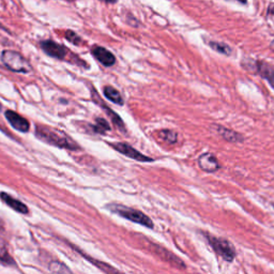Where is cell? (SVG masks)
Returning a JSON list of instances; mask_svg holds the SVG:
<instances>
[{
  "mask_svg": "<svg viewBox=\"0 0 274 274\" xmlns=\"http://www.w3.org/2000/svg\"><path fill=\"white\" fill-rule=\"evenodd\" d=\"M66 38H67V40H68L70 42H72L75 45H78L80 43V41H81L77 34L75 32H73V31H71V30H68L66 32Z\"/></svg>",
  "mask_w": 274,
  "mask_h": 274,
  "instance_id": "d6986e66",
  "label": "cell"
},
{
  "mask_svg": "<svg viewBox=\"0 0 274 274\" xmlns=\"http://www.w3.org/2000/svg\"><path fill=\"white\" fill-rule=\"evenodd\" d=\"M159 135L163 140H165L168 143H175L178 139L177 133L175 131H171V130H163L159 133Z\"/></svg>",
  "mask_w": 274,
  "mask_h": 274,
  "instance_id": "2e32d148",
  "label": "cell"
},
{
  "mask_svg": "<svg viewBox=\"0 0 274 274\" xmlns=\"http://www.w3.org/2000/svg\"><path fill=\"white\" fill-rule=\"evenodd\" d=\"M109 209H111L113 212H115V213L119 214L120 216L127 218L129 221L140 224L148 228L153 227V223L151 221V218L147 216L145 213H142L141 211L129 208V207H126V206H121V205L109 206Z\"/></svg>",
  "mask_w": 274,
  "mask_h": 274,
  "instance_id": "7a4b0ae2",
  "label": "cell"
},
{
  "mask_svg": "<svg viewBox=\"0 0 274 274\" xmlns=\"http://www.w3.org/2000/svg\"><path fill=\"white\" fill-rule=\"evenodd\" d=\"M114 149L117 150L120 153L125 154L128 157H131V159L138 161V162H151L153 161L151 157L146 156L145 154L140 153L139 151H137L135 148H133L132 146H130L129 143L127 142H111L109 143Z\"/></svg>",
  "mask_w": 274,
  "mask_h": 274,
  "instance_id": "5b68a950",
  "label": "cell"
},
{
  "mask_svg": "<svg viewBox=\"0 0 274 274\" xmlns=\"http://www.w3.org/2000/svg\"><path fill=\"white\" fill-rule=\"evenodd\" d=\"M3 229H4V227H3V223L1 222V220H0V232H2Z\"/></svg>",
  "mask_w": 274,
  "mask_h": 274,
  "instance_id": "44dd1931",
  "label": "cell"
},
{
  "mask_svg": "<svg viewBox=\"0 0 274 274\" xmlns=\"http://www.w3.org/2000/svg\"><path fill=\"white\" fill-rule=\"evenodd\" d=\"M256 73L265 78L274 89V68L264 61H256Z\"/></svg>",
  "mask_w": 274,
  "mask_h": 274,
  "instance_id": "7c38bea8",
  "label": "cell"
},
{
  "mask_svg": "<svg viewBox=\"0 0 274 274\" xmlns=\"http://www.w3.org/2000/svg\"><path fill=\"white\" fill-rule=\"evenodd\" d=\"M210 128L212 131L215 132L218 136L222 137L224 140L228 141V142H232V143L243 142L245 139L242 134L238 133L237 131H235V130H231V129H228L224 126L217 125V123H212Z\"/></svg>",
  "mask_w": 274,
  "mask_h": 274,
  "instance_id": "8992f818",
  "label": "cell"
},
{
  "mask_svg": "<svg viewBox=\"0 0 274 274\" xmlns=\"http://www.w3.org/2000/svg\"><path fill=\"white\" fill-rule=\"evenodd\" d=\"M4 116L10 125L15 130H17V131L24 132V133L29 131L30 123L28 122V120H26L24 117H22V116L18 115L17 113L10 111L9 109V111H6L4 113Z\"/></svg>",
  "mask_w": 274,
  "mask_h": 274,
  "instance_id": "ba28073f",
  "label": "cell"
},
{
  "mask_svg": "<svg viewBox=\"0 0 274 274\" xmlns=\"http://www.w3.org/2000/svg\"><path fill=\"white\" fill-rule=\"evenodd\" d=\"M36 135L39 139L53 146L68 150L78 149L76 142L72 140L66 133L59 131L57 129H53L45 126H37Z\"/></svg>",
  "mask_w": 274,
  "mask_h": 274,
  "instance_id": "6da1fadb",
  "label": "cell"
},
{
  "mask_svg": "<svg viewBox=\"0 0 274 274\" xmlns=\"http://www.w3.org/2000/svg\"><path fill=\"white\" fill-rule=\"evenodd\" d=\"M92 54L105 67H112L116 63V58L114 55L102 46H94L92 49Z\"/></svg>",
  "mask_w": 274,
  "mask_h": 274,
  "instance_id": "8fae6325",
  "label": "cell"
},
{
  "mask_svg": "<svg viewBox=\"0 0 274 274\" xmlns=\"http://www.w3.org/2000/svg\"><path fill=\"white\" fill-rule=\"evenodd\" d=\"M1 108H2V106H1V104H0V111H1Z\"/></svg>",
  "mask_w": 274,
  "mask_h": 274,
  "instance_id": "603a6c76",
  "label": "cell"
},
{
  "mask_svg": "<svg viewBox=\"0 0 274 274\" xmlns=\"http://www.w3.org/2000/svg\"><path fill=\"white\" fill-rule=\"evenodd\" d=\"M87 258H88L89 260H90V262H91L94 266L99 267V268H100L102 271L106 272L107 274H120L117 270L114 269V268H112L111 266H108V265H106V264H103V263H101V262H98V260H94V259H92V258H89V257H87Z\"/></svg>",
  "mask_w": 274,
  "mask_h": 274,
  "instance_id": "e0dca14e",
  "label": "cell"
},
{
  "mask_svg": "<svg viewBox=\"0 0 274 274\" xmlns=\"http://www.w3.org/2000/svg\"><path fill=\"white\" fill-rule=\"evenodd\" d=\"M270 49H271V51L274 52V40H272V42L270 43Z\"/></svg>",
  "mask_w": 274,
  "mask_h": 274,
  "instance_id": "7402d4cb",
  "label": "cell"
},
{
  "mask_svg": "<svg viewBox=\"0 0 274 274\" xmlns=\"http://www.w3.org/2000/svg\"><path fill=\"white\" fill-rule=\"evenodd\" d=\"M1 61L9 70L13 72L29 73L31 71V66L28 61L17 52L3 51L1 54Z\"/></svg>",
  "mask_w": 274,
  "mask_h": 274,
  "instance_id": "3957f363",
  "label": "cell"
},
{
  "mask_svg": "<svg viewBox=\"0 0 274 274\" xmlns=\"http://www.w3.org/2000/svg\"><path fill=\"white\" fill-rule=\"evenodd\" d=\"M92 92H93V94H92L93 100H94L95 102H97V104H98V105H100L103 109H104L105 113L108 115V117L111 118V120L113 121L114 125H115L116 127H117L118 130H120V131H122V132H123V131H126V127H125V125H123V122H122V120H121V118L119 117V116H118L117 114H116V113H114L113 109H112L111 107H108V106L105 104V103L103 102V100L99 97V94L94 91V89H92Z\"/></svg>",
  "mask_w": 274,
  "mask_h": 274,
  "instance_id": "30bf717a",
  "label": "cell"
},
{
  "mask_svg": "<svg viewBox=\"0 0 274 274\" xmlns=\"http://www.w3.org/2000/svg\"><path fill=\"white\" fill-rule=\"evenodd\" d=\"M41 47H42V50L47 55H50L51 57L57 58V59H64L68 53V50L65 46L60 45L58 43H55L54 41H51V40L42 41V42H41Z\"/></svg>",
  "mask_w": 274,
  "mask_h": 274,
  "instance_id": "9c48e42d",
  "label": "cell"
},
{
  "mask_svg": "<svg viewBox=\"0 0 274 274\" xmlns=\"http://www.w3.org/2000/svg\"><path fill=\"white\" fill-rule=\"evenodd\" d=\"M0 197H1V200L9 206L10 208H12L13 210H15L17 212H19V213H23V214H27L29 212L28 208H27V206L25 204H23L22 202H19L17 200H15L14 197L10 196L9 194L6 193H1L0 194Z\"/></svg>",
  "mask_w": 274,
  "mask_h": 274,
  "instance_id": "4fadbf2b",
  "label": "cell"
},
{
  "mask_svg": "<svg viewBox=\"0 0 274 274\" xmlns=\"http://www.w3.org/2000/svg\"><path fill=\"white\" fill-rule=\"evenodd\" d=\"M212 50H214L215 52L226 55V56H229L232 53L231 47L229 45H227L226 43H222V42H217V41H209L207 43Z\"/></svg>",
  "mask_w": 274,
  "mask_h": 274,
  "instance_id": "9a60e30c",
  "label": "cell"
},
{
  "mask_svg": "<svg viewBox=\"0 0 274 274\" xmlns=\"http://www.w3.org/2000/svg\"><path fill=\"white\" fill-rule=\"evenodd\" d=\"M13 262H14V260L10 257L8 252L3 249L0 250V263L5 264V265H12Z\"/></svg>",
  "mask_w": 274,
  "mask_h": 274,
  "instance_id": "ffe728a7",
  "label": "cell"
},
{
  "mask_svg": "<svg viewBox=\"0 0 274 274\" xmlns=\"http://www.w3.org/2000/svg\"><path fill=\"white\" fill-rule=\"evenodd\" d=\"M94 131L98 133H105L106 131H109V125L107 123L106 120H104L103 118H99L97 119V123H95V126L93 127Z\"/></svg>",
  "mask_w": 274,
  "mask_h": 274,
  "instance_id": "ac0fdd59",
  "label": "cell"
},
{
  "mask_svg": "<svg viewBox=\"0 0 274 274\" xmlns=\"http://www.w3.org/2000/svg\"><path fill=\"white\" fill-rule=\"evenodd\" d=\"M197 164L202 170L209 174L215 173V171H217L222 167L220 161L217 160V157L211 152H206L198 156Z\"/></svg>",
  "mask_w": 274,
  "mask_h": 274,
  "instance_id": "52a82bcc",
  "label": "cell"
},
{
  "mask_svg": "<svg viewBox=\"0 0 274 274\" xmlns=\"http://www.w3.org/2000/svg\"><path fill=\"white\" fill-rule=\"evenodd\" d=\"M208 241L211 245V248L214 250L217 255H220L226 262L231 263L236 257V250L228 240L224 238H217L214 236H211L209 234H206Z\"/></svg>",
  "mask_w": 274,
  "mask_h": 274,
  "instance_id": "277c9868",
  "label": "cell"
},
{
  "mask_svg": "<svg viewBox=\"0 0 274 274\" xmlns=\"http://www.w3.org/2000/svg\"><path fill=\"white\" fill-rule=\"evenodd\" d=\"M104 94L105 97L114 103H117L119 105L123 104V98L121 97L120 92L117 90V89H115L112 86H107L104 88Z\"/></svg>",
  "mask_w": 274,
  "mask_h": 274,
  "instance_id": "5bb4252c",
  "label": "cell"
}]
</instances>
